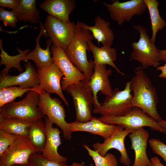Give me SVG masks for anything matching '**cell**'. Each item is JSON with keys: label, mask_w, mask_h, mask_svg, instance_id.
I'll return each mask as SVG.
<instances>
[{"label": "cell", "mask_w": 166, "mask_h": 166, "mask_svg": "<svg viewBox=\"0 0 166 166\" xmlns=\"http://www.w3.org/2000/svg\"><path fill=\"white\" fill-rule=\"evenodd\" d=\"M134 72L135 75L130 81L133 93L132 106L140 108L158 122L162 119L157 110L158 99L156 89L142 67H136Z\"/></svg>", "instance_id": "cell-1"}, {"label": "cell", "mask_w": 166, "mask_h": 166, "mask_svg": "<svg viewBox=\"0 0 166 166\" xmlns=\"http://www.w3.org/2000/svg\"><path fill=\"white\" fill-rule=\"evenodd\" d=\"M94 38L91 32L81 26L80 22L77 21L73 39L65 52L73 65L85 77V81L89 82L93 73L94 63L92 60H88L86 51H90L87 42Z\"/></svg>", "instance_id": "cell-2"}, {"label": "cell", "mask_w": 166, "mask_h": 166, "mask_svg": "<svg viewBox=\"0 0 166 166\" xmlns=\"http://www.w3.org/2000/svg\"><path fill=\"white\" fill-rule=\"evenodd\" d=\"M39 98L38 88L29 90L22 100L14 101L0 107V116L16 117L30 121L42 119L45 116L38 106Z\"/></svg>", "instance_id": "cell-3"}, {"label": "cell", "mask_w": 166, "mask_h": 166, "mask_svg": "<svg viewBox=\"0 0 166 166\" xmlns=\"http://www.w3.org/2000/svg\"><path fill=\"white\" fill-rule=\"evenodd\" d=\"M130 81L126 83L124 89L115 88L110 95L106 96L104 103L94 106L93 112L102 116L119 117L123 116L133 107Z\"/></svg>", "instance_id": "cell-4"}, {"label": "cell", "mask_w": 166, "mask_h": 166, "mask_svg": "<svg viewBox=\"0 0 166 166\" xmlns=\"http://www.w3.org/2000/svg\"><path fill=\"white\" fill-rule=\"evenodd\" d=\"M97 118L105 123L119 125L124 129L136 130L147 127L152 130L166 134V129L162 128L158 122L137 107H133L128 113L122 116H101Z\"/></svg>", "instance_id": "cell-5"}, {"label": "cell", "mask_w": 166, "mask_h": 166, "mask_svg": "<svg viewBox=\"0 0 166 166\" xmlns=\"http://www.w3.org/2000/svg\"><path fill=\"white\" fill-rule=\"evenodd\" d=\"M133 27L139 33L140 38L137 42L132 43L131 59L138 61L143 69L150 66L156 68L160 65V50L151 41L145 28L139 25H134Z\"/></svg>", "instance_id": "cell-6"}, {"label": "cell", "mask_w": 166, "mask_h": 166, "mask_svg": "<svg viewBox=\"0 0 166 166\" xmlns=\"http://www.w3.org/2000/svg\"><path fill=\"white\" fill-rule=\"evenodd\" d=\"M65 90L73 99L76 115L75 121L83 123L93 119L94 117L91 113L93 98L89 82L80 81L69 86Z\"/></svg>", "instance_id": "cell-7"}, {"label": "cell", "mask_w": 166, "mask_h": 166, "mask_svg": "<svg viewBox=\"0 0 166 166\" xmlns=\"http://www.w3.org/2000/svg\"><path fill=\"white\" fill-rule=\"evenodd\" d=\"M39 22L42 35L49 37L53 45L65 52L73 39L76 24L64 22L49 15L46 17L44 25Z\"/></svg>", "instance_id": "cell-8"}, {"label": "cell", "mask_w": 166, "mask_h": 166, "mask_svg": "<svg viewBox=\"0 0 166 166\" xmlns=\"http://www.w3.org/2000/svg\"><path fill=\"white\" fill-rule=\"evenodd\" d=\"M39 93V109L52 123L61 128L63 138L66 140H70L72 132L65 120V112L61 101L56 97L52 98L50 94L44 90H40Z\"/></svg>", "instance_id": "cell-9"}, {"label": "cell", "mask_w": 166, "mask_h": 166, "mask_svg": "<svg viewBox=\"0 0 166 166\" xmlns=\"http://www.w3.org/2000/svg\"><path fill=\"white\" fill-rule=\"evenodd\" d=\"M111 3L103 2L111 19L119 26L128 22L133 16L142 14L147 8L144 0H131L121 2L111 0Z\"/></svg>", "instance_id": "cell-10"}, {"label": "cell", "mask_w": 166, "mask_h": 166, "mask_svg": "<svg viewBox=\"0 0 166 166\" xmlns=\"http://www.w3.org/2000/svg\"><path fill=\"white\" fill-rule=\"evenodd\" d=\"M38 152L28 137H20L0 156V166L28 165L31 154Z\"/></svg>", "instance_id": "cell-11"}, {"label": "cell", "mask_w": 166, "mask_h": 166, "mask_svg": "<svg viewBox=\"0 0 166 166\" xmlns=\"http://www.w3.org/2000/svg\"><path fill=\"white\" fill-rule=\"evenodd\" d=\"M118 127L114 133L108 138L104 140V142L100 143L97 142L93 144V150L97 151L102 156H104L107 152L112 148L118 150L121 156L119 159L121 163L124 165L128 166L131 163L127 149L125 147L124 140L126 136L134 131L133 129H124L121 126Z\"/></svg>", "instance_id": "cell-12"}, {"label": "cell", "mask_w": 166, "mask_h": 166, "mask_svg": "<svg viewBox=\"0 0 166 166\" xmlns=\"http://www.w3.org/2000/svg\"><path fill=\"white\" fill-rule=\"evenodd\" d=\"M50 50L54 63L64 75L61 82L62 91L69 86L85 81L84 74L73 65L63 50L53 44Z\"/></svg>", "instance_id": "cell-13"}, {"label": "cell", "mask_w": 166, "mask_h": 166, "mask_svg": "<svg viewBox=\"0 0 166 166\" xmlns=\"http://www.w3.org/2000/svg\"><path fill=\"white\" fill-rule=\"evenodd\" d=\"M25 71L18 75H11L3 69L0 71V88L18 85L25 89L38 88L40 81L37 70L27 61L25 64Z\"/></svg>", "instance_id": "cell-14"}, {"label": "cell", "mask_w": 166, "mask_h": 166, "mask_svg": "<svg viewBox=\"0 0 166 166\" xmlns=\"http://www.w3.org/2000/svg\"><path fill=\"white\" fill-rule=\"evenodd\" d=\"M37 70L40 83L38 87L39 91L43 90L49 94L56 93L69 107V103L64 95L61 85V79L64 75L56 65L54 63L48 67L37 69Z\"/></svg>", "instance_id": "cell-15"}, {"label": "cell", "mask_w": 166, "mask_h": 166, "mask_svg": "<svg viewBox=\"0 0 166 166\" xmlns=\"http://www.w3.org/2000/svg\"><path fill=\"white\" fill-rule=\"evenodd\" d=\"M94 69L89 83L93 96V105L95 106L100 104L97 96L99 92L106 96L111 94L113 90L109 78L112 72L110 69H106V65L94 64Z\"/></svg>", "instance_id": "cell-16"}, {"label": "cell", "mask_w": 166, "mask_h": 166, "mask_svg": "<svg viewBox=\"0 0 166 166\" xmlns=\"http://www.w3.org/2000/svg\"><path fill=\"white\" fill-rule=\"evenodd\" d=\"M44 119L47 139L44 149L41 154L48 160L66 163L67 158L61 155L58 151L59 147L61 144L60 136L61 132L57 128L53 127V123L47 117H45Z\"/></svg>", "instance_id": "cell-17"}, {"label": "cell", "mask_w": 166, "mask_h": 166, "mask_svg": "<svg viewBox=\"0 0 166 166\" xmlns=\"http://www.w3.org/2000/svg\"><path fill=\"white\" fill-rule=\"evenodd\" d=\"M128 135L131 142V148L135 153V160L132 166H152L146 153L149 137L148 132L142 127Z\"/></svg>", "instance_id": "cell-18"}, {"label": "cell", "mask_w": 166, "mask_h": 166, "mask_svg": "<svg viewBox=\"0 0 166 166\" xmlns=\"http://www.w3.org/2000/svg\"><path fill=\"white\" fill-rule=\"evenodd\" d=\"M70 131L86 132L99 135L104 140L112 135L117 128L118 125L106 124L94 117L91 120L85 123L74 121L68 123Z\"/></svg>", "instance_id": "cell-19"}, {"label": "cell", "mask_w": 166, "mask_h": 166, "mask_svg": "<svg viewBox=\"0 0 166 166\" xmlns=\"http://www.w3.org/2000/svg\"><path fill=\"white\" fill-rule=\"evenodd\" d=\"M74 0H45L40 5V7L53 17L65 23H69V14L76 6Z\"/></svg>", "instance_id": "cell-20"}, {"label": "cell", "mask_w": 166, "mask_h": 166, "mask_svg": "<svg viewBox=\"0 0 166 166\" xmlns=\"http://www.w3.org/2000/svg\"><path fill=\"white\" fill-rule=\"evenodd\" d=\"M94 25L89 26L80 22L81 26L89 30L98 44L101 43L102 46H111L114 39L113 30L110 27V23L100 16L94 19Z\"/></svg>", "instance_id": "cell-21"}, {"label": "cell", "mask_w": 166, "mask_h": 166, "mask_svg": "<svg viewBox=\"0 0 166 166\" xmlns=\"http://www.w3.org/2000/svg\"><path fill=\"white\" fill-rule=\"evenodd\" d=\"M92 40H88L87 44L93 54L95 64L108 65L113 68L118 73L122 76L125 74L118 68L114 63L117 59V52L114 48L108 46H102L99 47L93 42Z\"/></svg>", "instance_id": "cell-22"}, {"label": "cell", "mask_w": 166, "mask_h": 166, "mask_svg": "<svg viewBox=\"0 0 166 166\" xmlns=\"http://www.w3.org/2000/svg\"><path fill=\"white\" fill-rule=\"evenodd\" d=\"M42 35V32L40 30L39 35L36 38V45L35 49L26 54L24 60V61L30 60L33 61L37 69L47 68L54 63L53 57L51 56L52 53L50 50V46L52 43L51 40L49 39L47 41V46L45 49H43L40 47L39 40Z\"/></svg>", "instance_id": "cell-23"}, {"label": "cell", "mask_w": 166, "mask_h": 166, "mask_svg": "<svg viewBox=\"0 0 166 166\" xmlns=\"http://www.w3.org/2000/svg\"><path fill=\"white\" fill-rule=\"evenodd\" d=\"M32 121L0 116V130L20 136L28 137V130Z\"/></svg>", "instance_id": "cell-24"}, {"label": "cell", "mask_w": 166, "mask_h": 166, "mask_svg": "<svg viewBox=\"0 0 166 166\" xmlns=\"http://www.w3.org/2000/svg\"><path fill=\"white\" fill-rule=\"evenodd\" d=\"M28 137L38 152L42 153L47 139L45 123L42 119L32 122L28 130Z\"/></svg>", "instance_id": "cell-25"}, {"label": "cell", "mask_w": 166, "mask_h": 166, "mask_svg": "<svg viewBox=\"0 0 166 166\" xmlns=\"http://www.w3.org/2000/svg\"><path fill=\"white\" fill-rule=\"evenodd\" d=\"M36 0H21L18 8L12 11L19 20L36 24L41 17L39 10L36 7Z\"/></svg>", "instance_id": "cell-26"}, {"label": "cell", "mask_w": 166, "mask_h": 166, "mask_svg": "<svg viewBox=\"0 0 166 166\" xmlns=\"http://www.w3.org/2000/svg\"><path fill=\"white\" fill-rule=\"evenodd\" d=\"M144 1L148 9L151 20L152 35L151 40L155 43L157 33L166 26V23L159 13L158 1L156 0H144Z\"/></svg>", "instance_id": "cell-27"}, {"label": "cell", "mask_w": 166, "mask_h": 166, "mask_svg": "<svg viewBox=\"0 0 166 166\" xmlns=\"http://www.w3.org/2000/svg\"><path fill=\"white\" fill-rule=\"evenodd\" d=\"M2 39L0 40V49L1 51L0 54L1 58L0 65H4L5 68L3 69L8 72L10 69L13 67L17 69L19 72H22L23 69L20 65V62L21 61H24L26 54L30 50L27 49L22 51L18 48L16 49L19 53L18 54L15 56L10 55L3 50L2 46Z\"/></svg>", "instance_id": "cell-28"}, {"label": "cell", "mask_w": 166, "mask_h": 166, "mask_svg": "<svg viewBox=\"0 0 166 166\" xmlns=\"http://www.w3.org/2000/svg\"><path fill=\"white\" fill-rule=\"evenodd\" d=\"M35 88L25 89L16 86L0 88V108L15 101L17 97H22L25 93Z\"/></svg>", "instance_id": "cell-29"}, {"label": "cell", "mask_w": 166, "mask_h": 166, "mask_svg": "<svg viewBox=\"0 0 166 166\" xmlns=\"http://www.w3.org/2000/svg\"><path fill=\"white\" fill-rule=\"evenodd\" d=\"M83 146L92 158L95 166H118L117 159L113 154L108 153L104 156H102L97 151L92 150L87 145L84 144Z\"/></svg>", "instance_id": "cell-30"}, {"label": "cell", "mask_w": 166, "mask_h": 166, "mask_svg": "<svg viewBox=\"0 0 166 166\" xmlns=\"http://www.w3.org/2000/svg\"><path fill=\"white\" fill-rule=\"evenodd\" d=\"M28 166H69L66 163L58 162L48 160L41 153L35 152L30 156L28 160Z\"/></svg>", "instance_id": "cell-31"}, {"label": "cell", "mask_w": 166, "mask_h": 166, "mask_svg": "<svg viewBox=\"0 0 166 166\" xmlns=\"http://www.w3.org/2000/svg\"><path fill=\"white\" fill-rule=\"evenodd\" d=\"M20 137L0 130V156Z\"/></svg>", "instance_id": "cell-32"}, {"label": "cell", "mask_w": 166, "mask_h": 166, "mask_svg": "<svg viewBox=\"0 0 166 166\" xmlns=\"http://www.w3.org/2000/svg\"><path fill=\"white\" fill-rule=\"evenodd\" d=\"M0 20L3 22L5 26L13 27L16 26V23L19 20L13 11H8L2 7L0 8Z\"/></svg>", "instance_id": "cell-33"}, {"label": "cell", "mask_w": 166, "mask_h": 166, "mask_svg": "<svg viewBox=\"0 0 166 166\" xmlns=\"http://www.w3.org/2000/svg\"><path fill=\"white\" fill-rule=\"evenodd\" d=\"M148 143L152 151L162 158L166 163V144L155 138L149 140Z\"/></svg>", "instance_id": "cell-34"}, {"label": "cell", "mask_w": 166, "mask_h": 166, "mask_svg": "<svg viewBox=\"0 0 166 166\" xmlns=\"http://www.w3.org/2000/svg\"><path fill=\"white\" fill-rule=\"evenodd\" d=\"M21 0H0V6L2 7H7L13 10L18 7Z\"/></svg>", "instance_id": "cell-35"}, {"label": "cell", "mask_w": 166, "mask_h": 166, "mask_svg": "<svg viewBox=\"0 0 166 166\" xmlns=\"http://www.w3.org/2000/svg\"><path fill=\"white\" fill-rule=\"evenodd\" d=\"M157 71H160L161 73L158 76L160 78L166 79V63L162 66H159L156 68Z\"/></svg>", "instance_id": "cell-36"}, {"label": "cell", "mask_w": 166, "mask_h": 166, "mask_svg": "<svg viewBox=\"0 0 166 166\" xmlns=\"http://www.w3.org/2000/svg\"><path fill=\"white\" fill-rule=\"evenodd\" d=\"M159 59L166 63V50H160Z\"/></svg>", "instance_id": "cell-37"}, {"label": "cell", "mask_w": 166, "mask_h": 166, "mask_svg": "<svg viewBox=\"0 0 166 166\" xmlns=\"http://www.w3.org/2000/svg\"><path fill=\"white\" fill-rule=\"evenodd\" d=\"M158 123L162 128L166 129V121L162 119Z\"/></svg>", "instance_id": "cell-38"}, {"label": "cell", "mask_w": 166, "mask_h": 166, "mask_svg": "<svg viewBox=\"0 0 166 166\" xmlns=\"http://www.w3.org/2000/svg\"><path fill=\"white\" fill-rule=\"evenodd\" d=\"M70 166H84L83 163H80L77 162H73Z\"/></svg>", "instance_id": "cell-39"}, {"label": "cell", "mask_w": 166, "mask_h": 166, "mask_svg": "<svg viewBox=\"0 0 166 166\" xmlns=\"http://www.w3.org/2000/svg\"><path fill=\"white\" fill-rule=\"evenodd\" d=\"M13 166H28L27 165H24L22 164H16L13 165Z\"/></svg>", "instance_id": "cell-40"}]
</instances>
